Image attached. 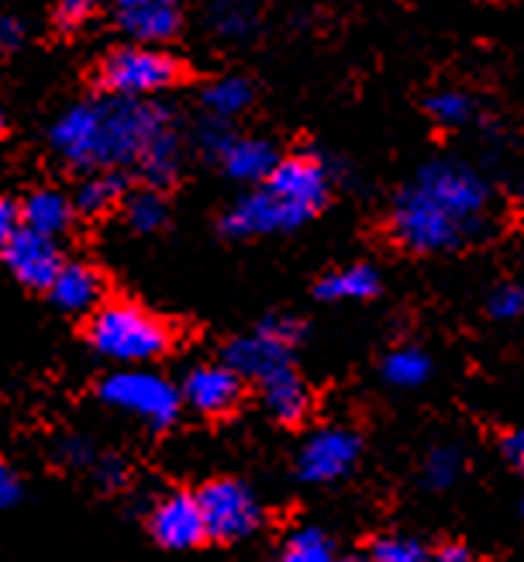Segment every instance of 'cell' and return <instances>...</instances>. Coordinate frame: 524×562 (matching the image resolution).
Returning <instances> with one entry per match:
<instances>
[{
    "label": "cell",
    "mask_w": 524,
    "mask_h": 562,
    "mask_svg": "<svg viewBox=\"0 0 524 562\" xmlns=\"http://www.w3.org/2000/svg\"><path fill=\"white\" fill-rule=\"evenodd\" d=\"M490 183L462 162H428L397 193L390 232L414 252H448L487 238L497 225Z\"/></svg>",
    "instance_id": "6da1fadb"
},
{
    "label": "cell",
    "mask_w": 524,
    "mask_h": 562,
    "mask_svg": "<svg viewBox=\"0 0 524 562\" xmlns=\"http://www.w3.org/2000/svg\"><path fill=\"white\" fill-rule=\"evenodd\" d=\"M172 128L166 108L148 97H104L69 108L53 125V153L80 169H118L138 166L163 132Z\"/></svg>",
    "instance_id": "7a4b0ae2"
},
{
    "label": "cell",
    "mask_w": 524,
    "mask_h": 562,
    "mask_svg": "<svg viewBox=\"0 0 524 562\" xmlns=\"http://www.w3.org/2000/svg\"><path fill=\"white\" fill-rule=\"evenodd\" d=\"M328 201V166L317 156H290L253 190L238 198L221 228L232 238H256L301 228Z\"/></svg>",
    "instance_id": "3957f363"
},
{
    "label": "cell",
    "mask_w": 524,
    "mask_h": 562,
    "mask_svg": "<svg viewBox=\"0 0 524 562\" xmlns=\"http://www.w3.org/2000/svg\"><path fill=\"white\" fill-rule=\"evenodd\" d=\"M169 328L132 301H111L90 317V346L114 362H153L169 349Z\"/></svg>",
    "instance_id": "277c9868"
},
{
    "label": "cell",
    "mask_w": 524,
    "mask_h": 562,
    "mask_svg": "<svg viewBox=\"0 0 524 562\" xmlns=\"http://www.w3.org/2000/svg\"><path fill=\"white\" fill-rule=\"evenodd\" d=\"M97 80L118 97H153L180 80V59L148 42L118 45L104 56Z\"/></svg>",
    "instance_id": "5b68a950"
},
{
    "label": "cell",
    "mask_w": 524,
    "mask_h": 562,
    "mask_svg": "<svg viewBox=\"0 0 524 562\" xmlns=\"http://www.w3.org/2000/svg\"><path fill=\"white\" fill-rule=\"evenodd\" d=\"M301 331L304 328L297 317H287V314L266 317L253 335H242L224 349V362H228L242 380H253L259 386L272 373L293 366L290 349H293V341L301 338Z\"/></svg>",
    "instance_id": "8992f818"
},
{
    "label": "cell",
    "mask_w": 524,
    "mask_h": 562,
    "mask_svg": "<svg viewBox=\"0 0 524 562\" xmlns=\"http://www.w3.org/2000/svg\"><path fill=\"white\" fill-rule=\"evenodd\" d=\"M104 404L129 411L153 428H169L180 414L183 394L166 376L148 370H118L101 383Z\"/></svg>",
    "instance_id": "52a82bcc"
},
{
    "label": "cell",
    "mask_w": 524,
    "mask_h": 562,
    "mask_svg": "<svg viewBox=\"0 0 524 562\" xmlns=\"http://www.w3.org/2000/svg\"><path fill=\"white\" fill-rule=\"evenodd\" d=\"M201 510H204V525H208V539L214 542H238L248 539L253 531L263 525V504L256 494L248 491L242 480H211L201 494Z\"/></svg>",
    "instance_id": "ba28073f"
},
{
    "label": "cell",
    "mask_w": 524,
    "mask_h": 562,
    "mask_svg": "<svg viewBox=\"0 0 524 562\" xmlns=\"http://www.w3.org/2000/svg\"><path fill=\"white\" fill-rule=\"evenodd\" d=\"M359 449L363 442L356 431L321 428L308 438L301 456H297V476L308 483H335L356 467Z\"/></svg>",
    "instance_id": "9c48e42d"
},
{
    "label": "cell",
    "mask_w": 524,
    "mask_h": 562,
    "mask_svg": "<svg viewBox=\"0 0 524 562\" xmlns=\"http://www.w3.org/2000/svg\"><path fill=\"white\" fill-rule=\"evenodd\" d=\"M0 249H4V262L14 273V280H21L32 290H48L56 273L63 270V256H59L56 238L45 232H35L29 225H21L14 232V238L4 241Z\"/></svg>",
    "instance_id": "30bf717a"
},
{
    "label": "cell",
    "mask_w": 524,
    "mask_h": 562,
    "mask_svg": "<svg viewBox=\"0 0 524 562\" xmlns=\"http://www.w3.org/2000/svg\"><path fill=\"white\" fill-rule=\"evenodd\" d=\"M148 531L163 549L172 552H187L208 542V525H204V510L201 501L193 494H169L163 497L153 515H148Z\"/></svg>",
    "instance_id": "8fae6325"
},
{
    "label": "cell",
    "mask_w": 524,
    "mask_h": 562,
    "mask_svg": "<svg viewBox=\"0 0 524 562\" xmlns=\"http://www.w3.org/2000/svg\"><path fill=\"white\" fill-rule=\"evenodd\" d=\"M242 383L245 380L228 362H211V366H197V370L187 373L180 394L197 414H204V418H221V414L238 407Z\"/></svg>",
    "instance_id": "7c38bea8"
},
{
    "label": "cell",
    "mask_w": 524,
    "mask_h": 562,
    "mask_svg": "<svg viewBox=\"0 0 524 562\" xmlns=\"http://www.w3.org/2000/svg\"><path fill=\"white\" fill-rule=\"evenodd\" d=\"M114 21L132 42L163 45L180 32L183 8L180 0H118Z\"/></svg>",
    "instance_id": "4fadbf2b"
},
{
    "label": "cell",
    "mask_w": 524,
    "mask_h": 562,
    "mask_svg": "<svg viewBox=\"0 0 524 562\" xmlns=\"http://www.w3.org/2000/svg\"><path fill=\"white\" fill-rule=\"evenodd\" d=\"M218 162L224 166V173H228L232 180L263 183L272 169H277L280 156L266 138H238L235 135L228 145H224V153L218 156Z\"/></svg>",
    "instance_id": "5bb4252c"
},
{
    "label": "cell",
    "mask_w": 524,
    "mask_h": 562,
    "mask_svg": "<svg viewBox=\"0 0 524 562\" xmlns=\"http://www.w3.org/2000/svg\"><path fill=\"white\" fill-rule=\"evenodd\" d=\"M48 293H53V301L63 311H93L101 304L104 280L87 262H63V270L56 273Z\"/></svg>",
    "instance_id": "9a60e30c"
},
{
    "label": "cell",
    "mask_w": 524,
    "mask_h": 562,
    "mask_svg": "<svg viewBox=\"0 0 524 562\" xmlns=\"http://www.w3.org/2000/svg\"><path fill=\"white\" fill-rule=\"evenodd\" d=\"M259 390H263V404L269 407V414L277 422H283V425L301 422L308 414V407H311V394H308L304 380L297 376L293 366H287V370H280V373H272L269 380H263Z\"/></svg>",
    "instance_id": "2e32d148"
},
{
    "label": "cell",
    "mask_w": 524,
    "mask_h": 562,
    "mask_svg": "<svg viewBox=\"0 0 524 562\" xmlns=\"http://www.w3.org/2000/svg\"><path fill=\"white\" fill-rule=\"evenodd\" d=\"M380 290V273L369 262H353L317 280L321 301H369Z\"/></svg>",
    "instance_id": "e0dca14e"
},
{
    "label": "cell",
    "mask_w": 524,
    "mask_h": 562,
    "mask_svg": "<svg viewBox=\"0 0 524 562\" xmlns=\"http://www.w3.org/2000/svg\"><path fill=\"white\" fill-rule=\"evenodd\" d=\"M73 211H77V204H73L59 190H35V193H29V201L21 204L24 225L35 228V232L53 235V238L69 228Z\"/></svg>",
    "instance_id": "ac0fdd59"
},
{
    "label": "cell",
    "mask_w": 524,
    "mask_h": 562,
    "mask_svg": "<svg viewBox=\"0 0 524 562\" xmlns=\"http://www.w3.org/2000/svg\"><path fill=\"white\" fill-rule=\"evenodd\" d=\"M121 198H124V180L111 173V169H93L77 187V193H73V204H77L80 214L97 217V214H108Z\"/></svg>",
    "instance_id": "d6986e66"
},
{
    "label": "cell",
    "mask_w": 524,
    "mask_h": 562,
    "mask_svg": "<svg viewBox=\"0 0 524 562\" xmlns=\"http://www.w3.org/2000/svg\"><path fill=\"white\" fill-rule=\"evenodd\" d=\"M280 562H353V559L338 555V549L321 528H297L283 542Z\"/></svg>",
    "instance_id": "ffe728a7"
},
{
    "label": "cell",
    "mask_w": 524,
    "mask_h": 562,
    "mask_svg": "<svg viewBox=\"0 0 524 562\" xmlns=\"http://www.w3.org/2000/svg\"><path fill=\"white\" fill-rule=\"evenodd\" d=\"M177 169H180V142H177V132L169 128L148 145V153L138 162V173L153 187H166L172 177H177Z\"/></svg>",
    "instance_id": "44dd1931"
},
{
    "label": "cell",
    "mask_w": 524,
    "mask_h": 562,
    "mask_svg": "<svg viewBox=\"0 0 524 562\" xmlns=\"http://www.w3.org/2000/svg\"><path fill=\"white\" fill-rule=\"evenodd\" d=\"M253 104V83L242 77H221L204 90V108L211 117L228 121Z\"/></svg>",
    "instance_id": "7402d4cb"
},
{
    "label": "cell",
    "mask_w": 524,
    "mask_h": 562,
    "mask_svg": "<svg viewBox=\"0 0 524 562\" xmlns=\"http://www.w3.org/2000/svg\"><path fill=\"white\" fill-rule=\"evenodd\" d=\"M432 373V359L424 356L421 349H393L387 359H383V380L390 386H421Z\"/></svg>",
    "instance_id": "603a6c76"
},
{
    "label": "cell",
    "mask_w": 524,
    "mask_h": 562,
    "mask_svg": "<svg viewBox=\"0 0 524 562\" xmlns=\"http://www.w3.org/2000/svg\"><path fill=\"white\" fill-rule=\"evenodd\" d=\"M124 217H129V225L142 235L148 232H159L166 225V201L159 198V190H138L132 193L129 201H124Z\"/></svg>",
    "instance_id": "cb8c5ba5"
},
{
    "label": "cell",
    "mask_w": 524,
    "mask_h": 562,
    "mask_svg": "<svg viewBox=\"0 0 524 562\" xmlns=\"http://www.w3.org/2000/svg\"><path fill=\"white\" fill-rule=\"evenodd\" d=\"M428 114L445 128H462L477 117V101L462 90H442L428 97Z\"/></svg>",
    "instance_id": "d4e9b609"
},
{
    "label": "cell",
    "mask_w": 524,
    "mask_h": 562,
    "mask_svg": "<svg viewBox=\"0 0 524 562\" xmlns=\"http://www.w3.org/2000/svg\"><path fill=\"white\" fill-rule=\"evenodd\" d=\"M211 21L221 35L228 38H245L256 29V8L253 0H214L211 4Z\"/></svg>",
    "instance_id": "484cf974"
},
{
    "label": "cell",
    "mask_w": 524,
    "mask_h": 562,
    "mask_svg": "<svg viewBox=\"0 0 524 562\" xmlns=\"http://www.w3.org/2000/svg\"><path fill=\"white\" fill-rule=\"evenodd\" d=\"M459 473H462V452L453 446L432 449L421 467V480L424 486H432V491H448V486L459 480Z\"/></svg>",
    "instance_id": "4316f807"
},
{
    "label": "cell",
    "mask_w": 524,
    "mask_h": 562,
    "mask_svg": "<svg viewBox=\"0 0 524 562\" xmlns=\"http://www.w3.org/2000/svg\"><path fill=\"white\" fill-rule=\"evenodd\" d=\"M369 562H432V552L411 535H380L369 546Z\"/></svg>",
    "instance_id": "83f0119b"
},
{
    "label": "cell",
    "mask_w": 524,
    "mask_h": 562,
    "mask_svg": "<svg viewBox=\"0 0 524 562\" xmlns=\"http://www.w3.org/2000/svg\"><path fill=\"white\" fill-rule=\"evenodd\" d=\"M487 311L497 317V322H511V317L524 314V286L517 283H501L487 301Z\"/></svg>",
    "instance_id": "f1b7e54d"
},
{
    "label": "cell",
    "mask_w": 524,
    "mask_h": 562,
    "mask_svg": "<svg viewBox=\"0 0 524 562\" xmlns=\"http://www.w3.org/2000/svg\"><path fill=\"white\" fill-rule=\"evenodd\" d=\"M90 14H93V0H59L56 4L59 29H80Z\"/></svg>",
    "instance_id": "f546056e"
},
{
    "label": "cell",
    "mask_w": 524,
    "mask_h": 562,
    "mask_svg": "<svg viewBox=\"0 0 524 562\" xmlns=\"http://www.w3.org/2000/svg\"><path fill=\"white\" fill-rule=\"evenodd\" d=\"M24 225V214H21V204L0 198V246L14 238V232Z\"/></svg>",
    "instance_id": "4dcf8cb0"
},
{
    "label": "cell",
    "mask_w": 524,
    "mask_h": 562,
    "mask_svg": "<svg viewBox=\"0 0 524 562\" xmlns=\"http://www.w3.org/2000/svg\"><path fill=\"white\" fill-rule=\"evenodd\" d=\"M21 42H24V24L14 14H0V48L14 53Z\"/></svg>",
    "instance_id": "1f68e13d"
},
{
    "label": "cell",
    "mask_w": 524,
    "mask_h": 562,
    "mask_svg": "<svg viewBox=\"0 0 524 562\" xmlns=\"http://www.w3.org/2000/svg\"><path fill=\"white\" fill-rule=\"evenodd\" d=\"M18 497H21V480L8 462H0V507H11Z\"/></svg>",
    "instance_id": "d6a6232c"
},
{
    "label": "cell",
    "mask_w": 524,
    "mask_h": 562,
    "mask_svg": "<svg viewBox=\"0 0 524 562\" xmlns=\"http://www.w3.org/2000/svg\"><path fill=\"white\" fill-rule=\"evenodd\" d=\"M501 452H504V459L511 462V467L524 470V428H517V431H508V435H504Z\"/></svg>",
    "instance_id": "836d02e7"
},
{
    "label": "cell",
    "mask_w": 524,
    "mask_h": 562,
    "mask_svg": "<svg viewBox=\"0 0 524 562\" xmlns=\"http://www.w3.org/2000/svg\"><path fill=\"white\" fill-rule=\"evenodd\" d=\"M435 562H469V549L459 542H448L435 552Z\"/></svg>",
    "instance_id": "e575fe53"
},
{
    "label": "cell",
    "mask_w": 524,
    "mask_h": 562,
    "mask_svg": "<svg viewBox=\"0 0 524 562\" xmlns=\"http://www.w3.org/2000/svg\"><path fill=\"white\" fill-rule=\"evenodd\" d=\"M4 128H8V121H4V111H0V135H4Z\"/></svg>",
    "instance_id": "d590c367"
}]
</instances>
